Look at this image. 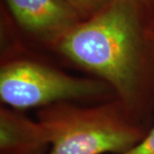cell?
Here are the masks:
<instances>
[{
    "mask_svg": "<svg viewBox=\"0 0 154 154\" xmlns=\"http://www.w3.org/2000/svg\"><path fill=\"white\" fill-rule=\"evenodd\" d=\"M45 52L105 82L135 119L153 124L154 26L142 0H112Z\"/></svg>",
    "mask_w": 154,
    "mask_h": 154,
    "instance_id": "6da1fadb",
    "label": "cell"
},
{
    "mask_svg": "<svg viewBox=\"0 0 154 154\" xmlns=\"http://www.w3.org/2000/svg\"><path fill=\"white\" fill-rule=\"evenodd\" d=\"M9 18L2 35L13 42L46 51L82 19L63 0H3Z\"/></svg>",
    "mask_w": 154,
    "mask_h": 154,
    "instance_id": "277c9868",
    "label": "cell"
},
{
    "mask_svg": "<svg viewBox=\"0 0 154 154\" xmlns=\"http://www.w3.org/2000/svg\"><path fill=\"white\" fill-rule=\"evenodd\" d=\"M37 120L48 136L47 154H123L151 127L135 119L116 98L53 104L37 110Z\"/></svg>",
    "mask_w": 154,
    "mask_h": 154,
    "instance_id": "3957f363",
    "label": "cell"
},
{
    "mask_svg": "<svg viewBox=\"0 0 154 154\" xmlns=\"http://www.w3.org/2000/svg\"><path fill=\"white\" fill-rule=\"evenodd\" d=\"M82 20L88 19L103 10L112 0H63Z\"/></svg>",
    "mask_w": 154,
    "mask_h": 154,
    "instance_id": "8992f818",
    "label": "cell"
},
{
    "mask_svg": "<svg viewBox=\"0 0 154 154\" xmlns=\"http://www.w3.org/2000/svg\"><path fill=\"white\" fill-rule=\"evenodd\" d=\"M49 147L46 131L37 119L0 106V154H47Z\"/></svg>",
    "mask_w": 154,
    "mask_h": 154,
    "instance_id": "5b68a950",
    "label": "cell"
},
{
    "mask_svg": "<svg viewBox=\"0 0 154 154\" xmlns=\"http://www.w3.org/2000/svg\"><path fill=\"white\" fill-rule=\"evenodd\" d=\"M123 154H154V123L149 128L145 137L133 148Z\"/></svg>",
    "mask_w": 154,
    "mask_h": 154,
    "instance_id": "52a82bcc",
    "label": "cell"
},
{
    "mask_svg": "<svg viewBox=\"0 0 154 154\" xmlns=\"http://www.w3.org/2000/svg\"><path fill=\"white\" fill-rule=\"evenodd\" d=\"M51 56V55H50ZM115 98L108 84L90 76L70 74L44 51L21 43L2 45L0 61V102L26 111L53 104H92Z\"/></svg>",
    "mask_w": 154,
    "mask_h": 154,
    "instance_id": "7a4b0ae2",
    "label": "cell"
},
{
    "mask_svg": "<svg viewBox=\"0 0 154 154\" xmlns=\"http://www.w3.org/2000/svg\"><path fill=\"white\" fill-rule=\"evenodd\" d=\"M154 26V0H142Z\"/></svg>",
    "mask_w": 154,
    "mask_h": 154,
    "instance_id": "ba28073f",
    "label": "cell"
}]
</instances>
